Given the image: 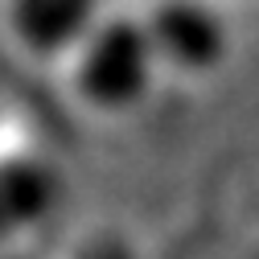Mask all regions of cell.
Wrapping results in <instances>:
<instances>
[{
	"label": "cell",
	"mask_w": 259,
	"mask_h": 259,
	"mask_svg": "<svg viewBox=\"0 0 259 259\" xmlns=\"http://www.w3.org/2000/svg\"><path fill=\"white\" fill-rule=\"evenodd\" d=\"M160 70L140 25V13L107 9V17L66 58V87L91 115H132L152 95Z\"/></svg>",
	"instance_id": "1"
},
{
	"label": "cell",
	"mask_w": 259,
	"mask_h": 259,
	"mask_svg": "<svg viewBox=\"0 0 259 259\" xmlns=\"http://www.w3.org/2000/svg\"><path fill=\"white\" fill-rule=\"evenodd\" d=\"M140 25L160 74L206 78L231 58V21L218 0H148Z\"/></svg>",
	"instance_id": "2"
},
{
	"label": "cell",
	"mask_w": 259,
	"mask_h": 259,
	"mask_svg": "<svg viewBox=\"0 0 259 259\" xmlns=\"http://www.w3.org/2000/svg\"><path fill=\"white\" fill-rule=\"evenodd\" d=\"M103 17H107V0H0L5 37L29 62L66 66V58Z\"/></svg>",
	"instance_id": "3"
},
{
	"label": "cell",
	"mask_w": 259,
	"mask_h": 259,
	"mask_svg": "<svg viewBox=\"0 0 259 259\" xmlns=\"http://www.w3.org/2000/svg\"><path fill=\"white\" fill-rule=\"evenodd\" d=\"M62 198V181L50 160L37 156H0V243H13L41 226Z\"/></svg>",
	"instance_id": "4"
},
{
	"label": "cell",
	"mask_w": 259,
	"mask_h": 259,
	"mask_svg": "<svg viewBox=\"0 0 259 259\" xmlns=\"http://www.w3.org/2000/svg\"><path fill=\"white\" fill-rule=\"evenodd\" d=\"M66 259H136L132 255V247H127L119 235H111V231H99V235H91V239H82Z\"/></svg>",
	"instance_id": "5"
},
{
	"label": "cell",
	"mask_w": 259,
	"mask_h": 259,
	"mask_svg": "<svg viewBox=\"0 0 259 259\" xmlns=\"http://www.w3.org/2000/svg\"><path fill=\"white\" fill-rule=\"evenodd\" d=\"M0 119H5V111H0Z\"/></svg>",
	"instance_id": "6"
}]
</instances>
